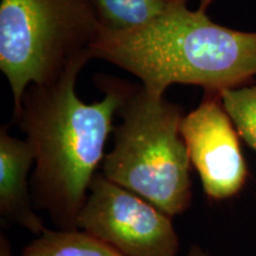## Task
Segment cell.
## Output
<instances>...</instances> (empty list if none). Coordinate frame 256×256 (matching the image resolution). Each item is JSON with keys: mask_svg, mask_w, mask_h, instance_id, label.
Segmentation results:
<instances>
[{"mask_svg": "<svg viewBox=\"0 0 256 256\" xmlns=\"http://www.w3.org/2000/svg\"><path fill=\"white\" fill-rule=\"evenodd\" d=\"M34 156L26 140L12 136L8 126L0 130V216L40 236L44 220L36 212L31 192V168Z\"/></svg>", "mask_w": 256, "mask_h": 256, "instance_id": "obj_7", "label": "cell"}, {"mask_svg": "<svg viewBox=\"0 0 256 256\" xmlns=\"http://www.w3.org/2000/svg\"><path fill=\"white\" fill-rule=\"evenodd\" d=\"M87 62L74 63L55 81L28 86L14 118L34 152V206L60 230L78 229L89 188L114 132V116L130 88L121 80L98 76L104 98L86 104L76 92V80Z\"/></svg>", "mask_w": 256, "mask_h": 256, "instance_id": "obj_1", "label": "cell"}, {"mask_svg": "<svg viewBox=\"0 0 256 256\" xmlns=\"http://www.w3.org/2000/svg\"><path fill=\"white\" fill-rule=\"evenodd\" d=\"M180 134L206 197L220 202L238 196L247 183L248 168L220 92H204L196 110L184 115Z\"/></svg>", "mask_w": 256, "mask_h": 256, "instance_id": "obj_6", "label": "cell"}, {"mask_svg": "<svg viewBox=\"0 0 256 256\" xmlns=\"http://www.w3.org/2000/svg\"><path fill=\"white\" fill-rule=\"evenodd\" d=\"M118 115L121 124L101 174L172 218L184 214L192 203V165L180 134L182 108L165 95L130 84Z\"/></svg>", "mask_w": 256, "mask_h": 256, "instance_id": "obj_3", "label": "cell"}, {"mask_svg": "<svg viewBox=\"0 0 256 256\" xmlns=\"http://www.w3.org/2000/svg\"><path fill=\"white\" fill-rule=\"evenodd\" d=\"M100 28L126 32L154 23L182 0H89Z\"/></svg>", "mask_w": 256, "mask_h": 256, "instance_id": "obj_8", "label": "cell"}, {"mask_svg": "<svg viewBox=\"0 0 256 256\" xmlns=\"http://www.w3.org/2000/svg\"><path fill=\"white\" fill-rule=\"evenodd\" d=\"M186 2L138 30L100 28L90 57L133 74L147 92L160 96L172 84L218 92L249 84L256 76V32L214 23Z\"/></svg>", "mask_w": 256, "mask_h": 256, "instance_id": "obj_2", "label": "cell"}, {"mask_svg": "<svg viewBox=\"0 0 256 256\" xmlns=\"http://www.w3.org/2000/svg\"><path fill=\"white\" fill-rule=\"evenodd\" d=\"M215 0H200V8L203 10V11H206V8L212 4Z\"/></svg>", "mask_w": 256, "mask_h": 256, "instance_id": "obj_12", "label": "cell"}, {"mask_svg": "<svg viewBox=\"0 0 256 256\" xmlns=\"http://www.w3.org/2000/svg\"><path fill=\"white\" fill-rule=\"evenodd\" d=\"M78 229L124 256H179L172 217L101 172L89 188Z\"/></svg>", "mask_w": 256, "mask_h": 256, "instance_id": "obj_5", "label": "cell"}, {"mask_svg": "<svg viewBox=\"0 0 256 256\" xmlns=\"http://www.w3.org/2000/svg\"><path fill=\"white\" fill-rule=\"evenodd\" d=\"M100 24L89 0H2L0 69L14 96V118L31 84H46L92 60Z\"/></svg>", "mask_w": 256, "mask_h": 256, "instance_id": "obj_4", "label": "cell"}, {"mask_svg": "<svg viewBox=\"0 0 256 256\" xmlns=\"http://www.w3.org/2000/svg\"><path fill=\"white\" fill-rule=\"evenodd\" d=\"M20 256H124L81 229H46Z\"/></svg>", "mask_w": 256, "mask_h": 256, "instance_id": "obj_9", "label": "cell"}, {"mask_svg": "<svg viewBox=\"0 0 256 256\" xmlns=\"http://www.w3.org/2000/svg\"><path fill=\"white\" fill-rule=\"evenodd\" d=\"M185 256H211V255L208 254L206 250H203V249L198 247V246H192V247L188 249V254Z\"/></svg>", "mask_w": 256, "mask_h": 256, "instance_id": "obj_11", "label": "cell"}, {"mask_svg": "<svg viewBox=\"0 0 256 256\" xmlns=\"http://www.w3.org/2000/svg\"><path fill=\"white\" fill-rule=\"evenodd\" d=\"M220 98L238 136L256 152V84L226 89Z\"/></svg>", "mask_w": 256, "mask_h": 256, "instance_id": "obj_10", "label": "cell"}]
</instances>
